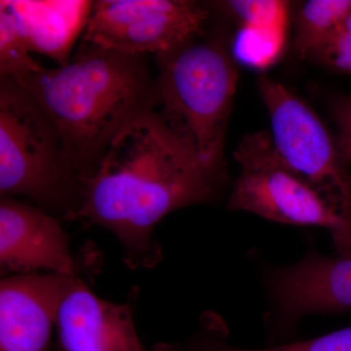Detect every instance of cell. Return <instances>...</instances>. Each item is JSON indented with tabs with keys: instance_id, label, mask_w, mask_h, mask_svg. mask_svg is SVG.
I'll return each instance as SVG.
<instances>
[{
	"instance_id": "8fae6325",
	"label": "cell",
	"mask_w": 351,
	"mask_h": 351,
	"mask_svg": "<svg viewBox=\"0 0 351 351\" xmlns=\"http://www.w3.org/2000/svg\"><path fill=\"white\" fill-rule=\"evenodd\" d=\"M269 287L283 324L311 313L351 311V258L309 254L276 270Z\"/></svg>"
},
{
	"instance_id": "e0dca14e",
	"label": "cell",
	"mask_w": 351,
	"mask_h": 351,
	"mask_svg": "<svg viewBox=\"0 0 351 351\" xmlns=\"http://www.w3.org/2000/svg\"><path fill=\"white\" fill-rule=\"evenodd\" d=\"M313 57L332 71L351 75V12Z\"/></svg>"
},
{
	"instance_id": "8992f818",
	"label": "cell",
	"mask_w": 351,
	"mask_h": 351,
	"mask_svg": "<svg viewBox=\"0 0 351 351\" xmlns=\"http://www.w3.org/2000/svg\"><path fill=\"white\" fill-rule=\"evenodd\" d=\"M258 89L269 112L270 138L277 154L351 219L350 165L338 137L311 106L282 83L261 75Z\"/></svg>"
},
{
	"instance_id": "5b68a950",
	"label": "cell",
	"mask_w": 351,
	"mask_h": 351,
	"mask_svg": "<svg viewBox=\"0 0 351 351\" xmlns=\"http://www.w3.org/2000/svg\"><path fill=\"white\" fill-rule=\"evenodd\" d=\"M234 158L240 174L228 209L249 212L285 225L325 228L339 257L351 258V219L284 162L274 149L269 132L244 136Z\"/></svg>"
},
{
	"instance_id": "3957f363",
	"label": "cell",
	"mask_w": 351,
	"mask_h": 351,
	"mask_svg": "<svg viewBox=\"0 0 351 351\" xmlns=\"http://www.w3.org/2000/svg\"><path fill=\"white\" fill-rule=\"evenodd\" d=\"M156 112L178 137L207 165L223 171L228 120L237 93L239 71L223 36L191 39L156 55Z\"/></svg>"
},
{
	"instance_id": "ac0fdd59",
	"label": "cell",
	"mask_w": 351,
	"mask_h": 351,
	"mask_svg": "<svg viewBox=\"0 0 351 351\" xmlns=\"http://www.w3.org/2000/svg\"><path fill=\"white\" fill-rule=\"evenodd\" d=\"M332 119L338 127V140L341 151L351 167V97L335 99L331 105Z\"/></svg>"
},
{
	"instance_id": "9c48e42d",
	"label": "cell",
	"mask_w": 351,
	"mask_h": 351,
	"mask_svg": "<svg viewBox=\"0 0 351 351\" xmlns=\"http://www.w3.org/2000/svg\"><path fill=\"white\" fill-rule=\"evenodd\" d=\"M69 277L31 274L1 279L0 351H49Z\"/></svg>"
},
{
	"instance_id": "6da1fadb",
	"label": "cell",
	"mask_w": 351,
	"mask_h": 351,
	"mask_svg": "<svg viewBox=\"0 0 351 351\" xmlns=\"http://www.w3.org/2000/svg\"><path fill=\"white\" fill-rule=\"evenodd\" d=\"M225 180L161 121L138 117L108 145L93 176L82 182L73 219L107 228L131 269H152L162 258L157 223L175 210L215 199Z\"/></svg>"
},
{
	"instance_id": "9a60e30c",
	"label": "cell",
	"mask_w": 351,
	"mask_h": 351,
	"mask_svg": "<svg viewBox=\"0 0 351 351\" xmlns=\"http://www.w3.org/2000/svg\"><path fill=\"white\" fill-rule=\"evenodd\" d=\"M6 0L0 1V77L22 84L44 69L29 55Z\"/></svg>"
},
{
	"instance_id": "ba28073f",
	"label": "cell",
	"mask_w": 351,
	"mask_h": 351,
	"mask_svg": "<svg viewBox=\"0 0 351 351\" xmlns=\"http://www.w3.org/2000/svg\"><path fill=\"white\" fill-rule=\"evenodd\" d=\"M0 269L4 276L44 270L75 276L69 235L57 217L13 197H1Z\"/></svg>"
},
{
	"instance_id": "277c9868",
	"label": "cell",
	"mask_w": 351,
	"mask_h": 351,
	"mask_svg": "<svg viewBox=\"0 0 351 351\" xmlns=\"http://www.w3.org/2000/svg\"><path fill=\"white\" fill-rule=\"evenodd\" d=\"M82 188L49 117L20 85L0 77L1 197L29 198L47 213L73 219Z\"/></svg>"
},
{
	"instance_id": "2e32d148",
	"label": "cell",
	"mask_w": 351,
	"mask_h": 351,
	"mask_svg": "<svg viewBox=\"0 0 351 351\" xmlns=\"http://www.w3.org/2000/svg\"><path fill=\"white\" fill-rule=\"evenodd\" d=\"M214 7L243 25L245 29L281 31L287 19L288 3L276 0H228Z\"/></svg>"
},
{
	"instance_id": "4fadbf2b",
	"label": "cell",
	"mask_w": 351,
	"mask_h": 351,
	"mask_svg": "<svg viewBox=\"0 0 351 351\" xmlns=\"http://www.w3.org/2000/svg\"><path fill=\"white\" fill-rule=\"evenodd\" d=\"M351 12V0H308L295 16L294 50L313 57L329 41Z\"/></svg>"
},
{
	"instance_id": "7a4b0ae2",
	"label": "cell",
	"mask_w": 351,
	"mask_h": 351,
	"mask_svg": "<svg viewBox=\"0 0 351 351\" xmlns=\"http://www.w3.org/2000/svg\"><path fill=\"white\" fill-rule=\"evenodd\" d=\"M147 58L82 39L68 64L44 68L18 84L56 126L66 162L80 182L95 174L120 132L154 112L156 80Z\"/></svg>"
},
{
	"instance_id": "30bf717a",
	"label": "cell",
	"mask_w": 351,
	"mask_h": 351,
	"mask_svg": "<svg viewBox=\"0 0 351 351\" xmlns=\"http://www.w3.org/2000/svg\"><path fill=\"white\" fill-rule=\"evenodd\" d=\"M56 330L61 351H145L130 304L100 299L76 276L64 289Z\"/></svg>"
},
{
	"instance_id": "52a82bcc",
	"label": "cell",
	"mask_w": 351,
	"mask_h": 351,
	"mask_svg": "<svg viewBox=\"0 0 351 351\" xmlns=\"http://www.w3.org/2000/svg\"><path fill=\"white\" fill-rule=\"evenodd\" d=\"M207 7L189 0L93 2L82 40L135 55L163 54L204 34Z\"/></svg>"
},
{
	"instance_id": "7c38bea8",
	"label": "cell",
	"mask_w": 351,
	"mask_h": 351,
	"mask_svg": "<svg viewBox=\"0 0 351 351\" xmlns=\"http://www.w3.org/2000/svg\"><path fill=\"white\" fill-rule=\"evenodd\" d=\"M6 1L31 52L46 55L60 66L68 64L73 44L86 27L93 2Z\"/></svg>"
},
{
	"instance_id": "5bb4252c",
	"label": "cell",
	"mask_w": 351,
	"mask_h": 351,
	"mask_svg": "<svg viewBox=\"0 0 351 351\" xmlns=\"http://www.w3.org/2000/svg\"><path fill=\"white\" fill-rule=\"evenodd\" d=\"M152 351H351V326L321 336L319 338L270 346L244 348L228 345L216 337V330L207 329L182 343H160Z\"/></svg>"
}]
</instances>
